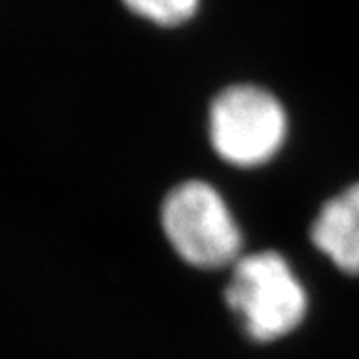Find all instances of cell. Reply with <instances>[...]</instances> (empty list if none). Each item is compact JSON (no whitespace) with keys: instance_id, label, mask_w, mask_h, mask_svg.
Returning <instances> with one entry per match:
<instances>
[{"instance_id":"2","label":"cell","mask_w":359,"mask_h":359,"mask_svg":"<svg viewBox=\"0 0 359 359\" xmlns=\"http://www.w3.org/2000/svg\"><path fill=\"white\" fill-rule=\"evenodd\" d=\"M168 242L190 266L218 269L240 259L242 233L216 188L200 180L180 184L162 205Z\"/></svg>"},{"instance_id":"4","label":"cell","mask_w":359,"mask_h":359,"mask_svg":"<svg viewBox=\"0 0 359 359\" xmlns=\"http://www.w3.org/2000/svg\"><path fill=\"white\" fill-rule=\"evenodd\" d=\"M311 242L346 273H359V184L325 202L311 226Z\"/></svg>"},{"instance_id":"3","label":"cell","mask_w":359,"mask_h":359,"mask_svg":"<svg viewBox=\"0 0 359 359\" xmlns=\"http://www.w3.org/2000/svg\"><path fill=\"white\" fill-rule=\"evenodd\" d=\"M287 136V116L268 90L238 84L219 92L210 108V138L222 160L254 168L280 152Z\"/></svg>"},{"instance_id":"5","label":"cell","mask_w":359,"mask_h":359,"mask_svg":"<svg viewBox=\"0 0 359 359\" xmlns=\"http://www.w3.org/2000/svg\"><path fill=\"white\" fill-rule=\"evenodd\" d=\"M134 14L158 26H180L198 13L200 0H122Z\"/></svg>"},{"instance_id":"1","label":"cell","mask_w":359,"mask_h":359,"mask_svg":"<svg viewBox=\"0 0 359 359\" xmlns=\"http://www.w3.org/2000/svg\"><path fill=\"white\" fill-rule=\"evenodd\" d=\"M226 302L256 341L292 334L308 311L304 285L278 252L240 257L226 287Z\"/></svg>"}]
</instances>
